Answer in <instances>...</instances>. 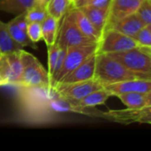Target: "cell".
<instances>
[{"label": "cell", "instance_id": "obj_1", "mask_svg": "<svg viewBox=\"0 0 151 151\" xmlns=\"http://www.w3.org/2000/svg\"><path fill=\"white\" fill-rule=\"evenodd\" d=\"M19 117L29 124H47L58 119L52 109V100L58 95L51 86H16Z\"/></svg>", "mask_w": 151, "mask_h": 151}, {"label": "cell", "instance_id": "obj_2", "mask_svg": "<svg viewBox=\"0 0 151 151\" xmlns=\"http://www.w3.org/2000/svg\"><path fill=\"white\" fill-rule=\"evenodd\" d=\"M94 79L98 81L103 86H105L119 81L144 78L127 69L109 54L97 53Z\"/></svg>", "mask_w": 151, "mask_h": 151}, {"label": "cell", "instance_id": "obj_3", "mask_svg": "<svg viewBox=\"0 0 151 151\" xmlns=\"http://www.w3.org/2000/svg\"><path fill=\"white\" fill-rule=\"evenodd\" d=\"M109 55L129 71L139 74L146 80H151V48L135 46Z\"/></svg>", "mask_w": 151, "mask_h": 151}, {"label": "cell", "instance_id": "obj_4", "mask_svg": "<svg viewBox=\"0 0 151 151\" xmlns=\"http://www.w3.org/2000/svg\"><path fill=\"white\" fill-rule=\"evenodd\" d=\"M22 60L23 71L20 80L16 86H51L48 71L45 70L35 56L22 50Z\"/></svg>", "mask_w": 151, "mask_h": 151}, {"label": "cell", "instance_id": "obj_5", "mask_svg": "<svg viewBox=\"0 0 151 151\" xmlns=\"http://www.w3.org/2000/svg\"><path fill=\"white\" fill-rule=\"evenodd\" d=\"M61 19L62 22L60 27H58L59 30L56 42L60 48L67 49L69 47L77 45L98 43L90 40L81 33L75 22L71 8L68 9V11L64 14Z\"/></svg>", "mask_w": 151, "mask_h": 151}, {"label": "cell", "instance_id": "obj_6", "mask_svg": "<svg viewBox=\"0 0 151 151\" xmlns=\"http://www.w3.org/2000/svg\"><path fill=\"white\" fill-rule=\"evenodd\" d=\"M97 50L98 43L83 44L67 48L62 66L55 78L53 88L58 83H59L65 76H67L72 71L78 67L81 63H83L88 57H90L94 53H96Z\"/></svg>", "mask_w": 151, "mask_h": 151}, {"label": "cell", "instance_id": "obj_7", "mask_svg": "<svg viewBox=\"0 0 151 151\" xmlns=\"http://www.w3.org/2000/svg\"><path fill=\"white\" fill-rule=\"evenodd\" d=\"M135 46L138 45L132 37L123 35L117 30L108 28L103 33L102 38L98 42L97 53L110 54L120 52Z\"/></svg>", "mask_w": 151, "mask_h": 151}, {"label": "cell", "instance_id": "obj_8", "mask_svg": "<svg viewBox=\"0 0 151 151\" xmlns=\"http://www.w3.org/2000/svg\"><path fill=\"white\" fill-rule=\"evenodd\" d=\"M23 50V49H22ZM22 50L2 54L0 62V76L6 85L16 86L23 71Z\"/></svg>", "mask_w": 151, "mask_h": 151}, {"label": "cell", "instance_id": "obj_9", "mask_svg": "<svg viewBox=\"0 0 151 151\" xmlns=\"http://www.w3.org/2000/svg\"><path fill=\"white\" fill-rule=\"evenodd\" d=\"M102 88H104V86L94 78L71 84H59L54 87L60 96L74 103L78 102L89 93Z\"/></svg>", "mask_w": 151, "mask_h": 151}, {"label": "cell", "instance_id": "obj_10", "mask_svg": "<svg viewBox=\"0 0 151 151\" xmlns=\"http://www.w3.org/2000/svg\"><path fill=\"white\" fill-rule=\"evenodd\" d=\"M151 106L143 108H127L126 110L109 111L101 112L100 117L113 120L121 124H131L134 122L151 123Z\"/></svg>", "mask_w": 151, "mask_h": 151}, {"label": "cell", "instance_id": "obj_11", "mask_svg": "<svg viewBox=\"0 0 151 151\" xmlns=\"http://www.w3.org/2000/svg\"><path fill=\"white\" fill-rule=\"evenodd\" d=\"M151 80L135 79L111 83L104 86V88L111 96H119L121 94H127L131 92H151Z\"/></svg>", "mask_w": 151, "mask_h": 151}, {"label": "cell", "instance_id": "obj_12", "mask_svg": "<svg viewBox=\"0 0 151 151\" xmlns=\"http://www.w3.org/2000/svg\"><path fill=\"white\" fill-rule=\"evenodd\" d=\"M142 1V0H112L109 9L107 28L123 18L134 13Z\"/></svg>", "mask_w": 151, "mask_h": 151}, {"label": "cell", "instance_id": "obj_13", "mask_svg": "<svg viewBox=\"0 0 151 151\" xmlns=\"http://www.w3.org/2000/svg\"><path fill=\"white\" fill-rule=\"evenodd\" d=\"M96 55H97V52L94 53L93 55L88 57L83 63H81L78 67H76L73 71H72L67 76H65L57 85H59V84H71V83L80 82V81L93 79L94 78L95 68H96Z\"/></svg>", "mask_w": 151, "mask_h": 151}, {"label": "cell", "instance_id": "obj_14", "mask_svg": "<svg viewBox=\"0 0 151 151\" xmlns=\"http://www.w3.org/2000/svg\"><path fill=\"white\" fill-rule=\"evenodd\" d=\"M83 13L87 16L92 25L103 35L106 30L109 18L110 5L106 7H94L90 5H84L80 7Z\"/></svg>", "mask_w": 151, "mask_h": 151}, {"label": "cell", "instance_id": "obj_15", "mask_svg": "<svg viewBox=\"0 0 151 151\" xmlns=\"http://www.w3.org/2000/svg\"><path fill=\"white\" fill-rule=\"evenodd\" d=\"M65 53L66 49L60 48L57 42L48 47V73L52 87L54 85L55 78L62 66Z\"/></svg>", "mask_w": 151, "mask_h": 151}, {"label": "cell", "instance_id": "obj_16", "mask_svg": "<svg viewBox=\"0 0 151 151\" xmlns=\"http://www.w3.org/2000/svg\"><path fill=\"white\" fill-rule=\"evenodd\" d=\"M144 26L145 24L143 23V21L139 18L136 12H134L112 24L109 28L117 30L122 33L123 35L133 38L138 33V31Z\"/></svg>", "mask_w": 151, "mask_h": 151}, {"label": "cell", "instance_id": "obj_17", "mask_svg": "<svg viewBox=\"0 0 151 151\" xmlns=\"http://www.w3.org/2000/svg\"><path fill=\"white\" fill-rule=\"evenodd\" d=\"M71 10L75 22L81 33L90 40L96 42H99L102 38V34L92 25L83 12L79 8H71Z\"/></svg>", "mask_w": 151, "mask_h": 151}, {"label": "cell", "instance_id": "obj_18", "mask_svg": "<svg viewBox=\"0 0 151 151\" xmlns=\"http://www.w3.org/2000/svg\"><path fill=\"white\" fill-rule=\"evenodd\" d=\"M127 108H143L151 106V92H131L117 96Z\"/></svg>", "mask_w": 151, "mask_h": 151}, {"label": "cell", "instance_id": "obj_19", "mask_svg": "<svg viewBox=\"0 0 151 151\" xmlns=\"http://www.w3.org/2000/svg\"><path fill=\"white\" fill-rule=\"evenodd\" d=\"M42 40L46 43L47 47L54 44L57 42L58 27H59V20L55 19L51 15H48L45 19L41 23Z\"/></svg>", "mask_w": 151, "mask_h": 151}, {"label": "cell", "instance_id": "obj_20", "mask_svg": "<svg viewBox=\"0 0 151 151\" xmlns=\"http://www.w3.org/2000/svg\"><path fill=\"white\" fill-rule=\"evenodd\" d=\"M110 96L111 95L109 94V92L104 88H102L89 93L88 95L76 102V104L83 109L92 108L96 105L104 104Z\"/></svg>", "mask_w": 151, "mask_h": 151}, {"label": "cell", "instance_id": "obj_21", "mask_svg": "<svg viewBox=\"0 0 151 151\" xmlns=\"http://www.w3.org/2000/svg\"><path fill=\"white\" fill-rule=\"evenodd\" d=\"M35 4V0H0V11L15 15L26 13Z\"/></svg>", "mask_w": 151, "mask_h": 151}, {"label": "cell", "instance_id": "obj_22", "mask_svg": "<svg viewBox=\"0 0 151 151\" xmlns=\"http://www.w3.org/2000/svg\"><path fill=\"white\" fill-rule=\"evenodd\" d=\"M22 49L23 47L12 39L9 32L7 23L0 20V52L4 54Z\"/></svg>", "mask_w": 151, "mask_h": 151}, {"label": "cell", "instance_id": "obj_23", "mask_svg": "<svg viewBox=\"0 0 151 151\" xmlns=\"http://www.w3.org/2000/svg\"><path fill=\"white\" fill-rule=\"evenodd\" d=\"M7 27H8L9 32H10L12 39L17 43H19L20 46H22L23 48L26 46H31L34 49H37V47L35 46V43L33 42L29 39L27 33L26 31H23L22 29H20L13 19L10 22L7 23Z\"/></svg>", "mask_w": 151, "mask_h": 151}, {"label": "cell", "instance_id": "obj_24", "mask_svg": "<svg viewBox=\"0 0 151 151\" xmlns=\"http://www.w3.org/2000/svg\"><path fill=\"white\" fill-rule=\"evenodd\" d=\"M70 7V0H50L47 4L46 9L50 15L60 21L64 14Z\"/></svg>", "mask_w": 151, "mask_h": 151}, {"label": "cell", "instance_id": "obj_25", "mask_svg": "<svg viewBox=\"0 0 151 151\" xmlns=\"http://www.w3.org/2000/svg\"><path fill=\"white\" fill-rule=\"evenodd\" d=\"M25 15L27 22L42 23L45 19V18L49 15V13L45 7L34 4L29 10H27Z\"/></svg>", "mask_w": 151, "mask_h": 151}, {"label": "cell", "instance_id": "obj_26", "mask_svg": "<svg viewBox=\"0 0 151 151\" xmlns=\"http://www.w3.org/2000/svg\"><path fill=\"white\" fill-rule=\"evenodd\" d=\"M138 46L151 48V24L145 25L133 37Z\"/></svg>", "mask_w": 151, "mask_h": 151}, {"label": "cell", "instance_id": "obj_27", "mask_svg": "<svg viewBox=\"0 0 151 151\" xmlns=\"http://www.w3.org/2000/svg\"><path fill=\"white\" fill-rule=\"evenodd\" d=\"M135 12L145 25H150L151 0H142Z\"/></svg>", "mask_w": 151, "mask_h": 151}, {"label": "cell", "instance_id": "obj_28", "mask_svg": "<svg viewBox=\"0 0 151 151\" xmlns=\"http://www.w3.org/2000/svg\"><path fill=\"white\" fill-rule=\"evenodd\" d=\"M27 32V35H28L29 39L35 43L41 41V40H42L41 23L28 22Z\"/></svg>", "mask_w": 151, "mask_h": 151}, {"label": "cell", "instance_id": "obj_29", "mask_svg": "<svg viewBox=\"0 0 151 151\" xmlns=\"http://www.w3.org/2000/svg\"><path fill=\"white\" fill-rule=\"evenodd\" d=\"M112 0H91L88 4L94 7H106L111 4Z\"/></svg>", "mask_w": 151, "mask_h": 151}, {"label": "cell", "instance_id": "obj_30", "mask_svg": "<svg viewBox=\"0 0 151 151\" xmlns=\"http://www.w3.org/2000/svg\"><path fill=\"white\" fill-rule=\"evenodd\" d=\"M91 0H75L72 4L70 8H80L86 4H88Z\"/></svg>", "mask_w": 151, "mask_h": 151}, {"label": "cell", "instance_id": "obj_31", "mask_svg": "<svg viewBox=\"0 0 151 151\" xmlns=\"http://www.w3.org/2000/svg\"><path fill=\"white\" fill-rule=\"evenodd\" d=\"M50 1V0H35V4L40 5V6H42V7H45V8H46L48 3H49Z\"/></svg>", "mask_w": 151, "mask_h": 151}, {"label": "cell", "instance_id": "obj_32", "mask_svg": "<svg viewBox=\"0 0 151 151\" xmlns=\"http://www.w3.org/2000/svg\"><path fill=\"white\" fill-rule=\"evenodd\" d=\"M4 85H6V83H5V81L0 76V86H4Z\"/></svg>", "mask_w": 151, "mask_h": 151}, {"label": "cell", "instance_id": "obj_33", "mask_svg": "<svg viewBox=\"0 0 151 151\" xmlns=\"http://www.w3.org/2000/svg\"><path fill=\"white\" fill-rule=\"evenodd\" d=\"M74 1H75V0H70V3H71V4H73Z\"/></svg>", "mask_w": 151, "mask_h": 151}, {"label": "cell", "instance_id": "obj_34", "mask_svg": "<svg viewBox=\"0 0 151 151\" xmlns=\"http://www.w3.org/2000/svg\"><path fill=\"white\" fill-rule=\"evenodd\" d=\"M1 58H2V53L0 52V62H1Z\"/></svg>", "mask_w": 151, "mask_h": 151}]
</instances>
